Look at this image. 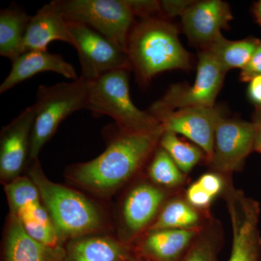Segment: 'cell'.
Listing matches in <instances>:
<instances>
[{"mask_svg": "<svg viewBox=\"0 0 261 261\" xmlns=\"http://www.w3.org/2000/svg\"><path fill=\"white\" fill-rule=\"evenodd\" d=\"M163 132V127L145 132L119 129L102 154L73 166L70 177L81 186L99 193L116 190L133 177L154 154Z\"/></svg>", "mask_w": 261, "mask_h": 261, "instance_id": "1", "label": "cell"}, {"mask_svg": "<svg viewBox=\"0 0 261 261\" xmlns=\"http://www.w3.org/2000/svg\"><path fill=\"white\" fill-rule=\"evenodd\" d=\"M127 54L142 82L166 70H187L190 56L182 46L177 28L160 18L142 19L130 30Z\"/></svg>", "mask_w": 261, "mask_h": 261, "instance_id": "2", "label": "cell"}, {"mask_svg": "<svg viewBox=\"0 0 261 261\" xmlns=\"http://www.w3.org/2000/svg\"><path fill=\"white\" fill-rule=\"evenodd\" d=\"M30 162V178L37 187L43 204L61 239L75 240L101 227L102 216L89 199L69 187L48 179L38 159Z\"/></svg>", "mask_w": 261, "mask_h": 261, "instance_id": "3", "label": "cell"}, {"mask_svg": "<svg viewBox=\"0 0 261 261\" xmlns=\"http://www.w3.org/2000/svg\"><path fill=\"white\" fill-rule=\"evenodd\" d=\"M129 70H113L89 82L86 109L95 116H108L119 129L129 132H152L161 128L160 122L132 102L129 92Z\"/></svg>", "mask_w": 261, "mask_h": 261, "instance_id": "4", "label": "cell"}, {"mask_svg": "<svg viewBox=\"0 0 261 261\" xmlns=\"http://www.w3.org/2000/svg\"><path fill=\"white\" fill-rule=\"evenodd\" d=\"M89 82L80 78L70 82L40 86L36 100V117L31 139L29 161L38 159L44 145L67 117L86 109Z\"/></svg>", "mask_w": 261, "mask_h": 261, "instance_id": "5", "label": "cell"}, {"mask_svg": "<svg viewBox=\"0 0 261 261\" xmlns=\"http://www.w3.org/2000/svg\"><path fill=\"white\" fill-rule=\"evenodd\" d=\"M54 3L67 21L87 25L127 51L135 18L128 0H56Z\"/></svg>", "mask_w": 261, "mask_h": 261, "instance_id": "6", "label": "cell"}, {"mask_svg": "<svg viewBox=\"0 0 261 261\" xmlns=\"http://www.w3.org/2000/svg\"><path fill=\"white\" fill-rule=\"evenodd\" d=\"M68 23L80 58L81 78L93 82L113 70L132 69L127 51L121 46L87 25Z\"/></svg>", "mask_w": 261, "mask_h": 261, "instance_id": "7", "label": "cell"}, {"mask_svg": "<svg viewBox=\"0 0 261 261\" xmlns=\"http://www.w3.org/2000/svg\"><path fill=\"white\" fill-rule=\"evenodd\" d=\"M149 112L155 117L165 132L183 135L198 146L209 162L214 152L216 126L224 117L220 108L214 106L168 110L154 102Z\"/></svg>", "mask_w": 261, "mask_h": 261, "instance_id": "8", "label": "cell"}, {"mask_svg": "<svg viewBox=\"0 0 261 261\" xmlns=\"http://www.w3.org/2000/svg\"><path fill=\"white\" fill-rule=\"evenodd\" d=\"M226 73L210 51L203 49L198 54L197 75L192 85L173 84L157 102L168 110L214 107Z\"/></svg>", "mask_w": 261, "mask_h": 261, "instance_id": "9", "label": "cell"}, {"mask_svg": "<svg viewBox=\"0 0 261 261\" xmlns=\"http://www.w3.org/2000/svg\"><path fill=\"white\" fill-rule=\"evenodd\" d=\"M226 200L232 227V245L228 261H260L258 202L228 186Z\"/></svg>", "mask_w": 261, "mask_h": 261, "instance_id": "10", "label": "cell"}, {"mask_svg": "<svg viewBox=\"0 0 261 261\" xmlns=\"http://www.w3.org/2000/svg\"><path fill=\"white\" fill-rule=\"evenodd\" d=\"M255 137L252 122L223 117L216 126L214 152L209 164L219 174L239 171L254 151Z\"/></svg>", "mask_w": 261, "mask_h": 261, "instance_id": "11", "label": "cell"}, {"mask_svg": "<svg viewBox=\"0 0 261 261\" xmlns=\"http://www.w3.org/2000/svg\"><path fill=\"white\" fill-rule=\"evenodd\" d=\"M36 108H25L1 132L0 177L8 184L18 178L30 154L31 139Z\"/></svg>", "mask_w": 261, "mask_h": 261, "instance_id": "12", "label": "cell"}, {"mask_svg": "<svg viewBox=\"0 0 261 261\" xmlns=\"http://www.w3.org/2000/svg\"><path fill=\"white\" fill-rule=\"evenodd\" d=\"M233 15L228 3L221 0L193 2L181 15L184 32L190 42L205 49L228 27Z\"/></svg>", "mask_w": 261, "mask_h": 261, "instance_id": "13", "label": "cell"}, {"mask_svg": "<svg viewBox=\"0 0 261 261\" xmlns=\"http://www.w3.org/2000/svg\"><path fill=\"white\" fill-rule=\"evenodd\" d=\"M166 191L154 184L141 183L132 188L122 211L123 224L130 237L149 229L166 203Z\"/></svg>", "mask_w": 261, "mask_h": 261, "instance_id": "14", "label": "cell"}, {"mask_svg": "<svg viewBox=\"0 0 261 261\" xmlns=\"http://www.w3.org/2000/svg\"><path fill=\"white\" fill-rule=\"evenodd\" d=\"M44 72H54L73 81L80 78L74 67L61 55L47 50L29 51L12 61L9 74L0 86V93H5L18 84Z\"/></svg>", "mask_w": 261, "mask_h": 261, "instance_id": "15", "label": "cell"}, {"mask_svg": "<svg viewBox=\"0 0 261 261\" xmlns=\"http://www.w3.org/2000/svg\"><path fill=\"white\" fill-rule=\"evenodd\" d=\"M53 41H62L73 46L68 23L51 1L31 17L24 37L23 53L47 50Z\"/></svg>", "mask_w": 261, "mask_h": 261, "instance_id": "16", "label": "cell"}, {"mask_svg": "<svg viewBox=\"0 0 261 261\" xmlns=\"http://www.w3.org/2000/svg\"><path fill=\"white\" fill-rule=\"evenodd\" d=\"M4 261H67L66 251L51 247L29 236L21 223L10 214L5 233Z\"/></svg>", "mask_w": 261, "mask_h": 261, "instance_id": "17", "label": "cell"}, {"mask_svg": "<svg viewBox=\"0 0 261 261\" xmlns=\"http://www.w3.org/2000/svg\"><path fill=\"white\" fill-rule=\"evenodd\" d=\"M201 228L149 231L141 242L139 254L149 261H180L200 235Z\"/></svg>", "mask_w": 261, "mask_h": 261, "instance_id": "18", "label": "cell"}, {"mask_svg": "<svg viewBox=\"0 0 261 261\" xmlns=\"http://www.w3.org/2000/svg\"><path fill=\"white\" fill-rule=\"evenodd\" d=\"M66 255L67 261H127L130 250L113 238L82 237L70 244Z\"/></svg>", "mask_w": 261, "mask_h": 261, "instance_id": "19", "label": "cell"}, {"mask_svg": "<svg viewBox=\"0 0 261 261\" xmlns=\"http://www.w3.org/2000/svg\"><path fill=\"white\" fill-rule=\"evenodd\" d=\"M31 17L18 8L0 13V56L14 61L23 54V44Z\"/></svg>", "mask_w": 261, "mask_h": 261, "instance_id": "20", "label": "cell"}, {"mask_svg": "<svg viewBox=\"0 0 261 261\" xmlns=\"http://www.w3.org/2000/svg\"><path fill=\"white\" fill-rule=\"evenodd\" d=\"M260 41L255 38L231 41L222 34L205 48L210 51L223 69L227 73L232 69H243L251 59Z\"/></svg>", "mask_w": 261, "mask_h": 261, "instance_id": "21", "label": "cell"}, {"mask_svg": "<svg viewBox=\"0 0 261 261\" xmlns=\"http://www.w3.org/2000/svg\"><path fill=\"white\" fill-rule=\"evenodd\" d=\"M200 211L186 200L173 199L166 202L149 231L161 229H194L201 228Z\"/></svg>", "mask_w": 261, "mask_h": 261, "instance_id": "22", "label": "cell"}, {"mask_svg": "<svg viewBox=\"0 0 261 261\" xmlns=\"http://www.w3.org/2000/svg\"><path fill=\"white\" fill-rule=\"evenodd\" d=\"M159 145L185 174L191 172L202 159H206L205 152L198 146L185 142L173 132L164 130Z\"/></svg>", "mask_w": 261, "mask_h": 261, "instance_id": "23", "label": "cell"}, {"mask_svg": "<svg viewBox=\"0 0 261 261\" xmlns=\"http://www.w3.org/2000/svg\"><path fill=\"white\" fill-rule=\"evenodd\" d=\"M153 154L148 174L154 185L163 189L176 188L185 183L186 174L162 147H158Z\"/></svg>", "mask_w": 261, "mask_h": 261, "instance_id": "24", "label": "cell"}, {"mask_svg": "<svg viewBox=\"0 0 261 261\" xmlns=\"http://www.w3.org/2000/svg\"><path fill=\"white\" fill-rule=\"evenodd\" d=\"M5 190L9 201L10 214L14 216L28 206L42 201L35 184L25 176H18L7 184Z\"/></svg>", "mask_w": 261, "mask_h": 261, "instance_id": "25", "label": "cell"}, {"mask_svg": "<svg viewBox=\"0 0 261 261\" xmlns=\"http://www.w3.org/2000/svg\"><path fill=\"white\" fill-rule=\"evenodd\" d=\"M217 253L216 240L200 233L180 261H217Z\"/></svg>", "mask_w": 261, "mask_h": 261, "instance_id": "26", "label": "cell"}, {"mask_svg": "<svg viewBox=\"0 0 261 261\" xmlns=\"http://www.w3.org/2000/svg\"><path fill=\"white\" fill-rule=\"evenodd\" d=\"M214 197L204 190L198 182L192 183L186 192V200L197 210H203L210 206Z\"/></svg>", "mask_w": 261, "mask_h": 261, "instance_id": "27", "label": "cell"}, {"mask_svg": "<svg viewBox=\"0 0 261 261\" xmlns=\"http://www.w3.org/2000/svg\"><path fill=\"white\" fill-rule=\"evenodd\" d=\"M128 4L133 10L135 16L142 19L156 18L154 15L161 13L160 1L153 0H128Z\"/></svg>", "mask_w": 261, "mask_h": 261, "instance_id": "28", "label": "cell"}, {"mask_svg": "<svg viewBox=\"0 0 261 261\" xmlns=\"http://www.w3.org/2000/svg\"><path fill=\"white\" fill-rule=\"evenodd\" d=\"M197 182L214 198L224 190V179L219 173L216 172L206 173L202 175Z\"/></svg>", "mask_w": 261, "mask_h": 261, "instance_id": "29", "label": "cell"}, {"mask_svg": "<svg viewBox=\"0 0 261 261\" xmlns=\"http://www.w3.org/2000/svg\"><path fill=\"white\" fill-rule=\"evenodd\" d=\"M259 75H261V41L251 59L241 70L240 79L241 82H249Z\"/></svg>", "mask_w": 261, "mask_h": 261, "instance_id": "30", "label": "cell"}, {"mask_svg": "<svg viewBox=\"0 0 261 261\" xmlns=\"http://www.w3.org/2000/svg\"><path fill=\"white\" fill-rule=\"evenodd\" d=\"M194 1H179V0H164L160 1L161 4V13L168 18H174L177 15H183L185 10L187 9Z\"/></svg>", "mask_w": 261, "mask_h": 261, "instance_id": "31", "label": "cell"}, {"mask_svg": "<svg viewBox=\"0 0 261 261\" xmlns=\"http://www.w3.org/2000/svg\"><path fill=\"white\" fill-rule=\"evenodd\" d=\"M247 93L250 100L258 108H261V75L249 82Z\"/></svg>", "mask_w": 261, "mask_h": 261, "instance_id": "32", "label": "cell"}, {"mask_svg": "<svg viewBox=\"0 0 261 261\" xmlns=\"http://www.w3.org/2000/svg\"><path fill=\"white\" fill-rule=\"evenodd\" d=\"M252 123L255 126V130L254 151L261 154V108H257L256 112L254 115Z\"/></svg>", "mask_w": 261, "mask_h": 261, "instance_id": "33", "label": "cell"}, {"mask_svg": "<svg viewBox=\"0 0 261 261\" xmlns=\"http://www.w3.org/2000/svg\"><path fill=\"white\" fill-rule=\"evenodd\" d=\"M253 11L257 23L261 25V0L254 5Z\"/></svg>", "mask_w": 261, "mask_h": 261, "instance_id": "34", "label": "cell"}]
</instances>
